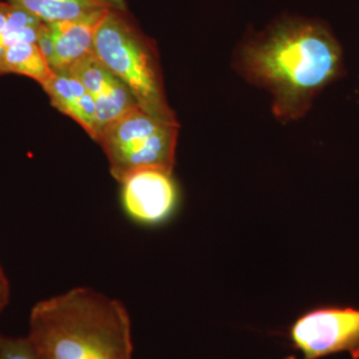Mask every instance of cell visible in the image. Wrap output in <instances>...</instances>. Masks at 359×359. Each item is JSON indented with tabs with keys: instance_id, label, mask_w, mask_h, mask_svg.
<instances>
[{
	"instance_id": "obj_1",
	"label": "cell",
	"mask_w": 359,
	"mask_h": 359,
	"mask_svg": "<svg viewBox=\"0 0 359 359\" xmlns=\"http://www.w3.org/2000/svg\"><path fill=\"white\" fill-rule=\"evenodd\" d=\"M237 69L270 90L274 115L290 123L306 115L322 90L344 75V51L322 23L290 19L249 40Z\"/></svg>"
},
{
	"instance_id": "obj_2",
	"label": "cell",
	"mask_w": 359,
	"mask_h": 359,
	"mask_svg": "<svg viewBox=\"0 0 359 359\" xmlns=\"http://www.w3.org/2000/svg\"><path fill=\"white\" fill-rule=\"evenodd\" d=\"M27 338L38 359H133L128 310L87 286L35 304Z\"/></svg>"
},
{
	"instance_id": "obj_3",
	"label": "cell",
	"mask_w": 359,
	"mask_h": 359,
	"mask_svg": "<svg viewBox=\"0 0 359 359\" xmlns=\"http://www.w3.org/2000/svg\"><path fill=\"white\" fill-rule=\"evenodd\" d=\"M95 55L118 77L148 114L179 121L168 103L158 52L128 13L108 11L95 36Z\"/></svg>"
},
{
	"instance_id": "obj_4",
	"label": "cell",
	"mask_w": 359,
	"mask_h": 359,
	"mask_svg": "<svg viewBox=\"0 0 359 359\" xmlns=\"http://www.w3.org/2000/svg\"><path fill=\"white\" fill-rule=\"evenodd\" d=\"M179 121H170L136 108L102 130V145L115 180L144 168L173 170Z\"/></svg>"
},
{
	"instance_id": "obj_5",
	"label": "cell",
	"mask_w": 359,
	"mask_h": 359,
	"mask_svg": "<svg viewBox=\"0 0 359 359\" xmlns=\"http://www.w3.org/2000/svg\"><path fill=\"white\" fill-rule=\"evenodd\" d=\"M289 338L302 359H321L339 353L359 359V308L311 309L292 323Z\"/></svg>"
},
{
	"instance_id": "obj_6",
	"label": "cell",
	"mask_w": 359,
	"mask_h": 359,
	"mask_svg": "<svg viewBox=\"0 0 359 359\" xmlns=\"http://www.w3.org/2000/svg\"><path fill=\"white\" fill-rule=\"evenodd\" d=\"M41 20L10 1H0V76L22 75L41 86L52 71L38 44Z\"/></svg>"
},
{
	"instance_id": "obj_7",
	"label": "cell",
	"mask_w": 359,
	"mask_h": 359,
	"mask_svg": "<svg viewBox=\"0 0 359 359\" xmlns=\"http://www.w3.org/2000/svg\"><path fill=\"white\" fill-rule=\"evenodd\" d=\"M118 182L121 206L139 225H163L179 210L180 189L173 170L144 168L126 175Z\"/></svg>"
},
{
	"instance_id": "obj_8",
	"label": "cell",
	"mask_w": 359,
	"mask_h": 359,
	"mask_svg": "<svg viewBox=\"0 0 359 359\" xmlns=\"http://www.w3.org/2000/svg\"><path fill=\"white\" fill-rule=\"evenodd\" d=\"M108 11L65 22L41 23L39 48L52 72H69L75 65L95 56V36Z\"/></svg>"
},
{
	"instance_id": "obj_9",
	"label": "cell",
	"mask_w": 359,
	"mask_h": 359,
	"mask_svg": "<svg viewBox=\"0 0 359 359\" xmlns=\"http://www.w3.org/2000/svg\"><path fill=\"white\" fill-rule=\"evenodd\" d=\"M65 74L77 77L90 92L97 109L100 133L107 126L140 107L128 87L96 55L75 65Z\"/></svg>"
},
{
	"instance_id": "obj_10",
	"label": "cell",
	"mask_w": 359,
	"mask_h": 359,
	"mask_svg": "<svg viewBox=\"0 0 359 359\" xmlns=\"http://www.w3.org/2000/svg\"><path fill=\"white\" fill-rule=\"evenodd\" d=\"M40 87L50 97L55 109L75 120L92 140L97 142L100 135L97 109L90 92L77 77L71 74L52 72Z\"/></svg>"
},
{
	"instance_id": "obj_11",
	"label": "cell",
	"mask_w": 359,
	"mask_h": 359,
	"mask_svg": "<svg viewBox=\"0 0 359 359\" xmlns=\"http://www.w3.org/2000/svg\"><path fill=\"white\" fill-rule=\"evenodd\" d=\"M43 23L79 19L90 13L127 8L126 0H7Z\"/></svg>"
},
{
	"instance_id": "obj_12",
	"label": "cell",
	"mask_w": 359,
	"mask_h": 359,
	"mask_svg": "<svg viewBox=\"0 0 359 359\" xmlns=\"http://www.w3.org/2000/svg\"><path fill=\"white\" fill-rule=\"evenodd\" d=\"M0 359H38L27 335L13 337L0 333Z\"/></svg>"
},
{
	"instance_id": "obj_13",
	"label": "cell",
	"mask_w": 359,
	"mask_h": 359,
	"mask_svg": "<svg viewBox=\"0 0 359 359\" xmlns=\"http://www.w3.org/2000/svg\"><path fill=\"white\" fill-rule=\"evenodd\" d=\"M10 299H11V286L0 264V313L7 308V305L10 304Z\"/></svg>"
},
{
	"instance_id": "obj_14",
	"label": "cell",
	"mask_w": 359,
	"mask_h": 359,
	"mask_svg": "<svg viewBox=\"0 0 359 359\" xmlns=\"http://www.w3.org/2000/svg\"><path fill=\"white\" fill-rule=\"evenodd\" d=\"M283 359H298L295 355H289V357H285Z\"/></svg>"
}]
</instances>
